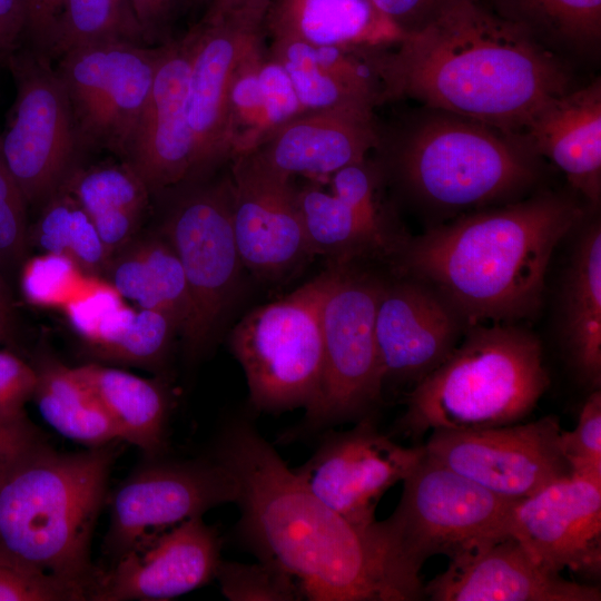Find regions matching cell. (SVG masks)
<instances>
[{
  "mask_svg": "<svg viewBox=\"0 0 601 601\" xmlns=\"http://www.w3.org/2000/svg\"><path fill=\"white\" fill-rule=\"evenodd\" d=\"M215 459L234 476L240 530L262 561L286 572L311 601H417L418 570L382 522L358 526L319 500L245 421L220 436Z\"/></svg>",
  "mask_w": 601,
  "mask_h": 601,
  "instance_id": "6da1fadb",
  "label": "cell"
},
{
  "mask_svg": "<svg viewBox=\"0 0 601 601\" xmlns=\"http://www.w3.org/2000/svg\"><path fill=\"white\" fill-rule=\"evenodd\" d=\"M373 60L383 102L414 99L515 136L543 105L573 88L554 50L483 0L457 1L376 49Z\"/></svg>",
  "mask_w": 601,
  "mask_h": 601,
  "instance_id": "7a4b0ae2",
  "label": "cell"
},
{
  "mask_svg": "<svg viewBox=\"0 0 601 601\" xmlns=\"http://www.w3.org/2000/svg\"><path fill=\"white\" fill-rule=\"evenodd\" d=\"M581 217L553 194L467 214L405 240L397 268L435 289L465 326L513 323L540 307L553 250Z\"/></svg>",
  "mask_w": 601,
  "mask_h": 601,
  "instance_id": "3957f363",
  "label": "cell"
},
{
  "mask_svg": "<svg viewBox=\"0 0 601 601\" xmlns=\"http://www.w3.org/2000/svg\"><path fill=\"white\" fill-rule=\"evenodd\" d=\"M112 444L61 453L38 439L0 475V550L73 587L86 600L99 572L90 543Z\"/></svg>",
  "mask_w": 601,
  "mask_h": 601,
  "instance_id": "277c9868",
  "label": "cell"
},
{
  "mask_svg": "<svg viewBox=\"0 0 601 601\" xmlns=\"http://www.w3.org/2000/svg\"><path fill=\"white\" fill-rule=\"evenodd\" d=\"M463 342L408 394L398 428L414 437L526 417L550 378L539 339L512 323L469 326Z\"/></svg>",
  "mask_w": 601,
  "mask_h": 601,
  "instance_id": "5b68a950",
  "label": "cell"
},
{
  "mask_svg": "<svg viewBox=\"0 0 601 601\" xmlns=\"http://www.w3.org/2000/svg\"><path fill=\"white\" fill-rule=\"evenodd\" d=\"M433 111L380 129L385 168L416 198L442 209L474 208L510 199L536 180V155L522 138Z\"/></svg>",
  "mask_w": 601,
  "mask_h": 601,
  "instance_id": "8992f818",
  "label": "cell"
},
{
  "mask_svg": "<svg viewBox=\"0 0 601 601\" xmlns=\"http://www.w3.org/2000/svg\"><path fill=\"white\" fill-rule=\"evenodd\" d=\"M341 264L254 308L234 327L230 348L256 410L274 413L313 404L323 367L322 311Z\"/></svg>",
  "mask_w": 601,
  "mask_h": 601,
  "instance_id": "52a82bcc",
  "label": "cell"
},
{
  "mask_svg": "<svg viewBox=\"0 0 601 601\" xmlns=\"http://www.w3.org/2000/svg\"><path fill=\"white\" fill-rule=\"evenodd\" d=\"M16 98L0 132V155L28 205H45L79 169L87 151L52 60L20 45L3 61Z\"/></svg>",
  "mask_w": 601,
  "mask_h": 601,
  "instance_id": "ba28073f",
  "label": "cell"
},
{
  "mask_svg": "<svg viewBox=\"0 0 601 601\" xmlns=\"http://www.w3.org/2000/svg\"><path fill=\"white\" fill-rule=\"evenodd\" d=\"M210 176L176 185L178 195L162 224L188 286L191 312L181 336L193 357L211 339L237 293L244 267L233 229L230 174L214 180Z\"/></svg>",
  "mask_w": 601,
  "mask_h": 601,
  "instance_id": "9c48e42d",
  "label": "cell"
},
{
  "mask_svg": "<svg viewBox=\"0 0 601 601\" xmlns=\"http://www.w3.org/2000/svg\"><path fill=\"white\" fill-rule=\"evenodd\" d=\"M401 500L381 521L401 558L421 571L424 562L449 559L508 535L516 501L461 475L426 453L405 476Z\"/></svg>",
  "mask_w": 601,
  "mask_h": 601,
  "instance_id": "30bf717a",
  "label": "cell"
},
{
  "mask_svg": "<svg viewBox=\"0 0 601 601\" xmlns=\"http://www.w3.org/2000/svg\"><path fill=\"white\" fill-rule=\"evenodd\" d=\"M382 283L341 264L322 311L323 367L317 395L306 410L311 426L362 417L381 397L375 313Z\"/></svg>",
  "mask_w": 601,
  "mask_h": 601,
  "instance_id": "8fae6325",
  "label": "cell"
},
{
  "mask_svg": "<svg viewBox=\"0 0 601 601\" xmlns=\"http://www.w3.org/2000/svg\"><path fill=\"white\" fill-rule=\"evenodd\" d=\"M160 45L122 40L76 48L56 70L69 97L87 150H108L121 159L149 99Z\"/></svg>",
  "mask_w": 601,
  "mask_h": 601,
  "instance_id": "7c38bea8",
  "label": "cell"
},
{
  "mask_svg": "<svg viewBox=\"0 0 601 601\" xmlns=\"http://www.w3.org/2000/svg\"><path fill=\"white\" fill-rule=\"evenodd\" d=\"M560 420L434 431L425 453L489 491L522 500L570 473L560 449Z\"/></svg>",
  "mask_w": 601,
  "mask_h": 601,
  "instance_id": "4fadbf2b",
  "label": "cell"
},
{
  "mask_svg": "<svg viewBox=\"0 0 601 601\" xmlns=\"http://www.w3.org/2000/svg\"><path fill=\"white\" fill-rule=\"evenodd\" d=\"M237 494L233 474L216 459L150 463L125 480L111 499L106 553L115 561L147 539L236 502Z\"/></svg>",
  "mask_w": 601,
  "mask_h": 601,
  "instance_id": "5bb4252c",
  "label": "cell"
},
{
  "mask_svg": "<svg viewBox=\"0 0 601 601\" xmlns=\"http://www.w3.org/2000/svg\"><path fill=\"white\" fill-rule=\"evenodd\" d=\"M231 221L244 267L277 280L313 256L292 177L269 167L256 149L230 159Z\"/></svg>",
  "mask_w": 601,
  "mask_h": 601,
  "instance_id": "9a60e30c",
  "label": "cell"
},
{
  "mask_svg": "<svg viewBox=\"0 0 601 601\" xmlns=\"http://www.w3.org/2000/svg\"><path fill=\"white\" fill-rule=\"evenodd\" d=\"M424 453V445H400L364 417L352 430L326 437L294 472L332 510L355 525L370 526L381 497Z\"/></svg>",
  "mask_w": 601,
  "mask_h": 601,
  "instance_id": "2e32d148",
  "label": "cell"
},
{
  "mask_svg": "<svg viewBox=\"0 0 601 601\" xmlns=\"http://www.w3.org/2000/svg\"><path fill=\"white\" fill-rule=\"evenodd\" d=\"M508 534L543 569L601 572V480L568 473L514 503Z\"/></svg>",
  "mask_w": 601,
  "mask_h": 601,
  "instance_id": "e0dca14e",
  "label": "cell"
},
{
  "mask_svg": "<svg viewBox=\"0 0 601 601\" xmlns=\"http://www.w3.org/2000/svg\"><path fill=\"white\" fill-rule=\"evenodd\" d=\"M220 541L195 516L137 544L99 570L88 600H169L215 579Z\"/></svg>",
  "mask_w": 601,
  "mask_h": 601,
  "instance_id": "ac0fdd59",
  "label": "cell"
},
{
  "mask_svg": "<svg viewBox=\"0 0 601 601\" xmlns=\"http://www.w3.org/2000/svg\"><path fill=\"white\" fill-rule=\"evenodd\" d=\"M194 29L160 45L151 92L122 159L152 194L191 175L194 135L188 120L187 90Z\"/></svg>",
  "mask_w": 601,
  "mask_h": 601,
  "instance_id": "d6986e66",
  "label": "cell"
},
{
  "mask_svg": "<svg viewBox=\"0 0 601 601\" xmlns=\"http://www.w3.org/2000/svg\"><path fill=\"white\" fill-rule=\"evenodd\" d=\"M193 29L187 111L195 141V160L188 179L210 176L230 161L229 82L239 57L264 27L263 21L230 14L203 19Z\"/></svg>",
  "mask_w": 601,
  "mask_h": 601,
  "instance_id": "ffe728a7",
  "label": "cell"
},
{
  "mask_svg": "<svg viewBox=\"0 0 601 601\" xmlns=\"http://www.w3.org/2000/svg\"><path fill=\"white\" fill-rule=\"evenodd\" d=\"M463 326L457 312L427 284L407 276L382 283L375 337L384 383H417L454 349Z\"/></svg>",
  "mask_w": 601,
  "mask_h": 601,
  "instance_id": "44dd1931",
  "label": "cell"
},
{
  "mask_svg": "<svg viewBox=\"0 0 601 601\" xmlns=\"http://www.w3.org/2000/svg\"><path fill=\"white\" fill-rule=\"evenodd\" d=\"M424 585L431 601H600L597 587L566 580L540 566L511 535L449 559Z\"/></svg>",
  "mask_w": 601,
  "mask_h": 601,
  "instance_id": "7402d4cb",
  "label": "cell"
},
{
  "mask_svg": "<svg viewBox=\"0 0 601 601\" xmlns=\"http://www.w3.org/2000/svg\"><path fill=\"white\" fill-rule=\"evenodd\" d=\"M380 127L374 110L335 108L306 111L272 131L255 148L273 169L332 175L376 149Z\"/></svg>",
  "mask_w": 601,
  "mask_h": 601,
  "instance_id": "603a6c76",
  "label": "cell"
},
{
  "mask_svg": "<svg viewBox=\"0 0 601 601\" xmlns=\"http://www.w3.org/2000/svg\"><path fill=\"white\" fill-rule=\"evenodd\" d=\"M544 156L592 205L601 197V82L571 88L543 105L516 135Z\"/></svg>",
  "mask_w": 601,
  "mask_h": 601,
  "instance_id": "cb8c5ba5",
  "label": "cell"
},
{
  "mask_svg": "<svg viewBox=\"0 0 601 601\" xmlns=\"http://www.w3.org/2000/svg\"><path fill=\"white\" fill-rule=\"evenodd\" d=\"M263 27L270 38L339 48H386L404 36L372 0H270Z\"/></svg>",
  "mask_w": 601,
  "mask_h": 601,
  "instance_id": "d4e9b609",
  "label": "cell"
},
{
  "mask_svg": "<svg viewBox=\"0 0 601 601\" xmlns=\"http://www.w3.org/2000/svg\"><path fill=\"white\" fill-rule=\"evenodd\" d=\"M561 333L579 376L598 390L601 383V227L580 236L562 294Z\"/></svg>",
  "mask_w": 601,
  "mask_h": 601,
  "instance_id": "484cf974",
  "label": "cell"
},
{
  "mask_svg": "<svg viewBox=\"0 0 601 601\" xmlns=\"http://www.w3.org/2000/svg\"><path fill=\"white\" fill-rule=\"evenodd\" d=\"M102 278L137 307L165 314L184 333L190 297L180 260L166 238L128 244L110 258Z\"/></svg>",
  "mask_w": 601,
  "mask_h": 601,
  "instance_id": "4316f807",
  "label": "cell"
},
{
  "mask_svg": "<svg viewBox=\"0 0 601 601\" xmlns=\"http://www.w3.org/2000/svg\"><path fill=\"white\" fill-rule=\"evenodd\" d=\"M112 420L120 441L155 460L165 449L169 400L162 385L100 364L73 367Z\"/></svg>",
  "mask_w": 601,
  "mask_h": 601,
  "instance_id": "83f0119b",
  "label": "cell"
},
{
  "mask_svg": "<svg viewBox=\"0 0 601 601\" xmlns=\"http://www.w3.org/2000/svg\"><path fill=\"white\" fill-rule=\"evenodd\" d=\"M61 189L67 190L89 215L109 260L130 243L151 196L144 180L124 160L81 166Z\"/></svg>",
  "mask_w": 601,
  "mask_h": 601,
  "instance_id": "f1b7e54d",
  "label": "cell"
},
{
  "mask_svg": "<svg viewBox=\"0 0 601 601\" xmlns=\"http://www.w3.org/2000/svg\"><path fill=\"white\" fill-rule=\"evenodd\" d=\"M35 368L37 383L32 400L50 427L87 447L120 441L112 420L73 367L46 362Z\"/></svg>",
  "mask_w": 601,
  "mask_h": 601,
  "instance_id": "f546056e",
  "label": "cell"
},
{
  "mask_svg": "<svg viewBox=\"0 0 601 601\" xmlns=\"http://www.w3.org/2000/svg\"><path fill=\"white\" fill-rule=\"evenodd\" d=\"M550 49L590 52L601 40V0H483Z\"/></svg>",
  "mask_w": 601,
  "mask_h": 601,
  "instance_id": "4dcf8cb0",
  "label": "cell"
},
{
  "mask_svg": "<svg viewBox=\"0 0 601 601\" xmlns=\"http://www.w3.org/2000/svg\"><path fill=\"white\" fill-rule=\"evenodd\" d=\"M297 201L313 255L333 256L336 263L371 254L395 255L392 246L333 193L306 185L297 189Z\"/></svg>",
  "mask_w": 601,
  "mask_h": 601,
  "instance_id": "1f68e13d",
  "label": "cell"
},
{
  "mask_svg": "<svg viewBox=\"0 0 601 601\" xmlns=\"http://www.w3.org/2000/svg\"><path fill=\"white\" fill-rule=\"evenodd\" d=\"M30 240L43 253L68 257L90 276L102 277L109 263L91 218L65 189L42 206Z\"/></svg>",
  "mask_w": 601,
  "mask_h": 601,
  "instance_id": "d6a6232c",
  "label": "cell"
},
{
  "mask_svg": "<svg viewBox=\"0 0 601 601\" xmlns=\"http://www.w3.org/2000/svg\"><path fill=\"white\" fill-rule=\"evenodd\" d=\"M272 56L287 71L306 111L351 108L374 110L380 105L372 95L319 67L307 43L292 38H270Z\"/></svg>",
  "mask_w": 601,
  "mask_h": 601,
  "instance_id": "836d02e7",
  "label": "cell"
},
{
  "mask_svg": "<svg viewBox=\"0 0 601 601\" xmlns=\"http://www.w3.org/2000/svg\"><path fill=\"white\" fill-rule=\"evenodd\" d=\"M176 333L165 314L127 305L92 349L108 361L158 368Z\"/></svg>",
  "mask_w": 601,
  "mask_h": 601,
  "instance_id": "e575fe53",
  "label": "cell"
},
{
  "mask_svg": "<svg viewBox=\"0 0 601 601\" xmlns=\"http://www.w3.org/2000/svg\"><path fill=\"white\" fill-rule=\"evenodd\" d=\"M111 40L146 45L138 21L126 17L116 0H66L48 58Z\"/></svg>",
  "mask_w": 601,
  "mask_h": 601,
  "instance_id": "d590c367",
  "label": "cell"
},
{
  "mask_svg": "<svg viewBox=\"0 0 601 601\" xmlns=\"http://www.w3.org/2000/svg\"><path fill=\"white\" fill-rule=\"evenodd\" d=\"M265 50L263 31L239 57L231 73L227 97L230 159L257 148L268 134L258 78Z\"/></svg>",
  "mask_w": 601,
  "mask_h": 601,
  "instance_id": "8d00e7d4",
  "label": "cell"
},
{
  "mask_svg": "<svg viewBox=\"0 0 601 601\" xmlns=\"http://www.w3.org/2000/svg\"><path fill=\"white\" fill-rule=\"evenodd\" d=\"M93 277L68 257L42 253L23 264L20 288L29 304L62 311L89 286Z\"/></svg>",
  "mask_w": 601,
  "mask_h": 601,
  "instance_id": "74e56055",
  "label": "cell"
},
{
  "mask_svg": "<svg viewBox=\"0 0 601 601\" xmlns=\"http://www.w3.org/2000/svg\"><path fill=\"white\" fill-rule=\"evenodd\" d=\"M382 176L380 165L365 158L333 173L331 175V193L345 203L363 223L390 244L396 255L405 239L391 228L381 206L378 187Z\"/></svg>",
  "mask_w": 601,
  "mask_h": 601,
  "instance_id": "f35d334b",
  "label": "cell"
},
{
  "mask_svg": "<svg viewBox=\"0 0 601 601\" xmlns=\"http://www.w3.org/2000/svg\"><path fill=\"white\" fill-rule=\"evenodd\" d=\"M215 578L223 595L233 601L303 599L295 581L278 566L266 561L255 564L220 561Z\"/></svg>",
  "mask_w": 601,
  "mask_h": 601,
  "instance_id": "ab89813d",
  "label": "cell"
},
{
  "mask_svg": "<svg viewBox=\"0 0 601 601\" xmlns=\"http://www.w3.org/2000/svg\"><path fill=\"white\" fill-rule=\"evenodd\" d=\"M562 456L571 474L601 480V393L594 390L583 404L574 430H562Z\"/></svg>",
  "mask_w": 601,
  "mask_h": 601,
  "instance_id": "60d3db41",
  "label": "cell"
},
{
  "mask_svg": "<svg viewBox=\"0 0 601 601\" xmlns=\"http://www.w3.org/2000/svg\"><path fill=\"white\" fill-rule=\"evenodd\" d=\"M126 305V299L108 280L95 276L62 312L73 331L91 347Z\"/></svg>",
  "mask_w": 601,
  "mask_h": 601,
  "instance_id": "b9f144b4",
  "label": "cell"
},
{
  "mask_svg": "<svg viewBox=\"0 0 601 601\" xmlns=\"http://www.w3.org/2000/svg\"><path fill=\"white\" fill-rule=\"evenodd\" d=\"M78 601L73 587L16 560L0 550V601Z\"/></svg>",
  "mask_w": 601,
  "mask_h": 601,
  "instance_id": "7bdbcfd3",
  "label": "cell"
},
{
  "mask_svg": "<svg viewBox=\"0 0 601 601\" xmlns=\"http://www.w3.org/2000/svg\"><path fill=\"white\" fill-rule=\"evenodd\" d=\"M28 201L0 155V269L17 265L29 244Z\"/></svg>",
  "mask_w": 601,
  "mask_h": 601,
  "instance_id": "ee69618b",
  "label": "cell"
},
{
  "mask_svg": "<svg viewBox=\"0 0 601 601\" xmlns=\"http://www.w3.org/2000/svg\"><path fill=\"white\" fill-rule=\"evenodd\" d=\"M267 136L283 124L306 112L285 68L266 48L258 70ZM266 136V137H267Z\"/></svg>",
  "mask_w": 601,
  "mask_h": 601,
  "instance_id": "f6af8a7d",
  "label": "cell"
},
{
  "mask_svg": "<svg viewBox=\"0 0 601 601\" xmlns=\"http://www.w3.org/2000/svg\"><path fill=\"white\" fill-rule=\"evenodd\" d=\"M36 368L12 353L0 351V423L26 421L24 406L32 398Z\"/></svg>",
  "mask_w": 601,
  "mask_h": 601,
  "instance_id": "bcb514c9",
  "label": "cell"
},
{
  "mask_svg": "<svg viewBox=\"0 0 601 601\" xmlns=\"http://www.w3.org/2000/svg\"><path fill=\"white\" fill-rule=\"evenodd\" d=\"M24 28L21 45L48 57L66 0H23Z\"/></svg>",
  "mask_w": 601,
  "mask_h": 601,
  "instance_id": "7dc6e473",
  "label": "cell"
},
{
  "mask_svg": "<svg viewBox=\"0 0 601 601\" xmlns=\"http://www.w3.org/2000/svg\"><path fill=\"white\" fill-rule=\"evenodd\" d=\"M404 33L415 32L460 0H372Z\"/></svg>",
  "mask_w": 601,
  "mask_h": 601,
  "instance_id": "c3c4849f",
  "label": "cell"
},
{
  "mask_svg": "<svg viewBox=\"0 0 601 601\" xmlns=\"http://www.w3.org/2000/svg\"><path fill=\"white\" fill-rule=\"evenodd\" d=\"M146 45L164 43L170 39L169 26L175 0H130Z\"/></svg>",
  "mask_w": 601,
  "mask_h": 601,
  "instance_id": "681fc988",
  "label": "cell"
},
{
  "mask_svg": "<svg viewBox=\"0 0 601 601\" xmlns=\"http://www.w3.org/2000/svg\"><path fill=\"white\" fill-rule=\"evenodd\" d=\"M38 439L28 420L18 423H0V475L22 451Z\"/></svg>",
  "mask_w": 601,
  "mask_h": 601,
  "instance_id": "f907efd6",
  "label": "cell"
},
{
  "mask_svg": "<svg viewBox=\"0 0 601 601\" xmlns=\"http://www.w3.org/2000/svg\"><path fill=\"white\" fill-rule=\"evenodd\" d=\"M24 28V1L0 0V40L8 56L21 45Z\"/></svg>",
  "mask_w": 601,
  "mask_h": 601,
  "instance_id": "816d5d0a",
  "label": "cell"
},
{
  "mask_svg": "<svg viewBox=\"0 0 601 601\" xmlns=\"http://www.w3.org/2000/svg\"><path fill=\"white\" fill-rule=\"evenodd\" d=\"M270 0H214L203 19L214 20L230 14L264 21Z\"/></svg>",
  "mask_w": 601,
  "mask_h": 601,
  "instance_id": "f5cc1de1",
  "label": "cell"
},
{
  "mask_svg": "<svg viewBox=\"0 0 601 601\" xmlns=\"http://www.w3.org/2000/svg\"><path fill=\"white\" fill-rule=\"evenodd\" d=\"M13 313V302L10 295V290L4 283L0 272V315L6 323L11 318Z\"/></svg>",
  "mask_w": 601,
  "mask_h": 601,
  "instance_id": "db71d44e",
  "label": "cell"
},
{
  "mask_svg": "<svg viewBox=\"0 0 601 601\" xmlns=\"http://www.w3.org/2000/svg\"><path fill=\"white\" fill-rule=\"evenodd\" d=\"M4 324H6V321L0 315V337H1L2 333H3Z\"/></svg>",
  "mask_w": 601,
  "mask_h": 601,
  "instance_id": "11a10c76",
  "label": "cell"
},
{
  "mask_svg": "<svg viewBox=\"0 0 601 601\" xmlns=\"http://www.w3.org/2000/svg\"><path fill=\"white\" fill-rule=\"evenodd\" d=\"M189 1L195 2V3H207L209 6L214 0H189Z\"/></svg>",
  "mask_w": 601,
  "mask_h": 601,
  "instance_id": "9f6ffc18",
  "label": "cell"
}]
</instances>
